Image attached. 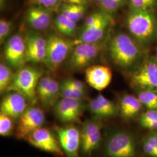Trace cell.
<instances>
[{
	"mask_svg": "<svg viewBox=\"0 0 157 157\" xmlns=\"http://www.w3.org/2000/svg\"><path fill=\"white\" fill-rule=\"evenodd\" d=\"M54 129L63 151L67 157H79L80 132L72 124L54 126Z\"/></svg>",
	"mask_w": 157,
	"mask_h": 157,
	"instance_id": "5bb4252c",
	"label": "cell"
},
{
	"mask_svg": "<svg viewBox=\"0 0 157 157\" xmlns=\"http://www.w3.org/2000/svg\"><path fill=\"white\" fill-rule=\"evenodd\" d=\"M4 57L6 64L13 69H20L28 62L27 50L24 37L15 34L6 41Z\"/></svg>",
	"mask_w": 157,
	"mask_h": 157,
	"instance_id": "9c48e42d",
	"label": "cell"
},
{
	"mask_svg": "<svg viewBox=\"0 0 157 157\" xmlns=\"http://www.w3.org/2000/svg\"><path fill=\"white\" fill-rule=\"evenodd\" d=\"M7 0H0V8L1 10H3L6 7V3Z\"/></svg>",
	"mask_w": 157,
	"mask_h": 157,
	"instance_id": "74e56055",
	"label": "cell"
},
{
	"mask_svg": "<svg viewBox=\"0 0 157 157\" xmlns=\"http://www.w3.org/2000/svg\"><path fill=\"white\" fill-rule=\"evenodd\" d=\"M113 15L106 12L94 23L86 28H80L77 33L75 44L78 43H95L104 39L110 34L114 23Z\"/></svg>",
	"mask_w": 157,
	"mask_h": 157,
	"instance_id": "52a82bcc",
	"label": "cell"
},
{
	"mask_svg": "<svg viewBox=\"0 0 157 157\" xmlns=\"http://www.w3.org/2000/svg\"><path fill=\"white\" fill-rule=\"evenodd\" d=\"M101 140V123L95 119L86 120L80 132V152L82 154L90 156L100 146Z\"/></svg>",
	"mask_w": 157,
	"mask_h": 157,
	"instance_id": "4fadbf2b",
	"label": "cell"
},
{
	"mask_svg": "<svg viewBox=\"0 0 157 157\" xmlns=\"http://www.w3.org/2000/svg\"><path fill=\"white\" fill-rule=\"evenodd\" d=\"M111 33L104 39L95 43L75 44L67 59V67L73 71H80L90 67L91 63L107 49Z\"/></svg>",
	"mask_w": 157,
	"mask_h": 157,
	"instance_id": "3957f363",
	"label": "cell"
},
{
	"mask_svg": "<svg viewBox=\"0 0 157 157\" xmlns=\"http://www.w3.org/2000/svg\"><path fill=\"white\" fill-rule=\"evenodd\" d=\"M43 76L41 70L36 67L25 66L15 73L11 84L6 92L16 91L23 95L34 105L37 101V87Z\"/></svg>",
	"mask_w": 157,
	"mask_h": 157,
	"instance_id": "277c9868",
	"label": "cell"
},
{
	"mask_svg": "<svg viewBox=\"0 0 157 157\" xmlns=\"http://www.w3.org/2000/svg\"><path fill=\"white\" fill-rule=\"evenodd\" d=\"M154 121H157V109H148L141 115L139 120L141 126Z\"/></svg>",
	"mask_w": 157,
	"mask_h": 157,
	"instance_id": "d6a6232c",
	"label": "cell"
},
{
	"mask_svg": "<svg viewBox=\"0 0 157 157\" xmlns=\"http://www.w3.org/2000/svg\"><path fill=\"white\" fill-rule=\"evenodd\" d=\"M53 21L56 31L59 33L69 39L76 36L78 33L77 23L59 13L54 17Z\"/></svg>",
	"mask_w": 157,
	"mask_h": 157,
	"instance_id": "ffe728a7",
	"label": "cell"
},
{
	"mask_svg": "<svg viewBox=\"0 0 157 157\" xmlns=\"http://www.w3.org/2000/svg\"><path fill=\"white\" fill-rule=\"evenodd\" d=\"M124 22L129 34L142 45L157 37V12L128 8Z\"/></svg>",
	"mask_w": 157,
	"mask_h": 157,
	"instance_id": "7a4b0ae2",
	"label": "cell"
},
{
	"mask_svg": "<svg viewBox=\"0 0 157 157\" xmlns=\"http://www.w3.org/2000/svg\"><path fill=\"white\" fill-rule=\"evenodd\" d=\"M91 1H93L94 3L97 4L98 6L101 3V2L102 1V0H91Z\"/></svg>",
	"mask_w": 157,
	"mask_h": 157,
	"instance_id": "f35d334b",
	"label": "cell"
},
{
	"mask_svg": "<svg viewBox=\"0 0 157 157\" xmlns=\"http://www.w3.org/2000/svg\"><path fill=\"white\" fill-rule=\"evenodd\" d=\"M130 72V83L133 88L157 91V56H146Z\"/></svg>",
	"mask_w": 157,
	"mask_h": 157,
	"instance_id": "8992f818",
	"label": "cell"
},
{
	"mask_svg": "<svg viewBox=\"0 0 157 157\" xmlns=\"http://www.w3.org/2000/svg\"><path fill=\"white\" fill-rule=\"evenodd\" d=\"M53 107L56 118L63 124H71L80 122L86 105L83 100L62 97Z\"/></svg>",
	"mask_w": 157,
	"mask_h": 157,
	"instance_id": "ba28073f",
	"label": "cell"
},
{
	"mask_svg": "<svg viewBox=\"0 0 157 157\" xmlns=\"http://www.w3.org/2000/svg\"><path fill=\"white\" fill-rule=\"evenodd\" d=\"M53 12L36 4H29L25 14V21L37 32L49 28L53 19Z\"/></svg>",
	"mask_w": 157,
	"mask_h": 157,
	"instance_id": "2e32d148",
	"label": "cell"
},
{
	"mask_svg": "<svg viewBox=\"0 0 157 157\" xmlns=\"http://www.w3.org/2000/svg\"><path fill=\"white\" fill-rule=\"evenodd\" d=\"M51 76L47 75L43 76L40 79L37 87V98L39 100L41 104L43 105L45 101V98L49 89Z\"/></svg>",
	"mask_w": 157,
	"mask_h": 157,
	"instance_id": "83f0119b",
	"label": "cell"
},
{
	"mask_svg": "<svg viewBox=\"0 0 157 157\" xmlns=\"http://www.w3.org/2000/svg\"><path fill=\"white\" fill-rule=\"evenodd\" d=\"M156 56L157 57V46L156 47Z\"/></svg>",
	"mask_w": 157,
	"mask_h": 157,
	"instance_id": "ab89813d",
	"label": "cell"
},
{
	"mask_svg": "<svg viewBox=\"0 0 157 157\" xmlns=\"http://www.w3.org/2000/svg\"><path fill=\"white\" fill-rule=\"evenodd\" d=\"M96 98L100 102L104 112H105L107 118L112 117L117 115V108L113 102L108 100L101 94H99L97 95Z\"/></svg>",
	"mask_w": 157,
	"mask_h": 157,
	"instance_id": "f1b7e54d",
	"label": "cell"
},
{
	"mask_svg": "<svg viewBox=\"0 0 157 157\" xmlns=\"http://www.w3.org/2000/svg\"><path fill=\"white\" fill-rule=\"evenodd\" d=\"M141 126L150 130H157V121L148 122L143 124Z\"/></svg>",
	"mask_w": 157,
	"mask_h": 157,
	"instance_id": "8d00e7d4",
	"label": "cell"
},
{
	"mask_svg": "<svg viewBox=\"0 0 157 157\" xmlns=\"http://www.w3.org/2000/svg\"><path fill=\"white\" fill-rule=\"evenodd\" d=\"M25 140L42 151L51 153L56 157H64L65 153L58 139H56L50 129L41 127L31 133Z\"/></svg>",
	"mask_w": 157,
	"mask_h": 157,
	"instance_id": "7c38bea8",
	"label": "cell"
},
{
	"mask_svg": "<svg viewBox=\"0 0 157 157\" xmlns=\"http://www.w3.org/2000/svg\"><path fill=\"white\" fill-rule=\"evenodd\" d=\"M62 2V0H29V4L39 5L53 12H58Z\"/></svg>",
	"mask_w": 157,
	"mask_h": 157,
	"instance_id": "4dcf8cb0",
	"label": "cell"
},
{
	"mask_svg": "<svg viewBox=\"0 0 157 157\" xmlns=\"http://www.w3.org/2000/svg\"><path fill=\"white\" fill-rule=\"evenodd\" d=\"M28 101L21 94L16 91H8L1 102V113L13 119H19L28 108Z\"/></svg>",
	"mask_w": 157,
	"mask_h": 157,
	"instance_id": "e0dca14e",
	"label": "cell"
},
{
	"mask_svg": "<svg viewBox=\"0 0 157 157\" xmlns=\"http://www.w3.org/2000/svg\"><path fill=\"white\" fill-rule=\"evenodd\" d=\"M12 27V25L11 21L4 18L0 20V44L1 45L4 44L10 38Z\"/></svg>",
	"mask_w": 157,
	"mask_h": 157,
	"instance_id": "1f68e13d",
	"label": "cell"
},
{
	"mask_svg": "<svg viewBox=\"0 0 157 157\" xmlns=\"http://www.w3.org/2000/svg\"><path fill=\"white\" fill-rule=\"evenodd\" d=\"M107 50L113 63L124 70H131L147 56L143 45L122 32L111 36Z\"/></svg>",
	"mask_w": 157,
	"mask_h": 157,
	"instance_id": "6da1fadb",
	"label": "cell"
},
{
	"mask_svg": "<svg viewBox=\"0 0 157 157\" xmlns=\"http://www.w3.org/2000/svg\"><path fill=\"white\" fill-rule=\"evenodd\" d=\"M145 140L157 150V132H154L150 133L146 137Z\"/></svg>",
	"mask_w": 157,
	"mask_h": 157,
	"instance_id": "d590c367",
	"label": "cell"
},
{
	"mask_svg": "<svg viewBox=\"0 0 157 157\" xmlns=\"http://www.w3.org/2000/svg\"><path fill=\"white\" fill-rule=\"evenodd\" d=\"M85 73L87 83L98 91L107 88L112 80L111 69L105 65L90 66L86 69Z\"/></svg>",
	"mask_w": 157,
	"mask_h": 157,
	"instance_id": "ac0fdd59",
	"label": "cell"
},
{
	"mask_svg": "<svg viewBox=\"0 0 157 157\" xmlns=\"http://www.w3.org/2000/svg\"><path fill=\"white\" fill-rule=\"evenodd\" d=\"M46 40L44 64L51 71L54 72L67 59L75 43V41H71L58 32L53 31L47 35Z\"/></svg>",
	"mask_w": 157,
	"mask_h": 157,
	"instance_id": "5b68a950",
	"label": "cell"
},
{
	"mask_svg": "<svg viewBox=\"0 0 157 157\" xmlns=\"http://www.w3.org/2000/svg\"><path fill=\"white\" fill-rule=\"evenodd\" d=\"M87 9V6L62 2L58 13L75 22L78 23L84 17Z\"/></svg>",
	"mask_w": 157,
	"mask_h": 157,
	"instance_id": "44dd1931",
	"label": "cell"
},
{
	"mask_svg": "<svg viewBox=\"0 0 157 157\" xmlns=\"http://www.w3.org/2000/svg\"><path fill=\"white\" fill-rule=\"evenodd\" d=\"M12 67L4 63L0 64V93L1 94L7 91L11 84L15 74Z\"/></svg>",
	"mask_w": 157,
	"mask_h": 157,
	"instance_id": "7402d4cb",
	"label": "cell"
},
{
	"mask_svg": "<svg viewBox=\"0 0 157 157\" xmlns=\"http://www.w3.org/2000/svg\"><path fill=\"white\" fill-rule=\"evenodd\" d=\"M14 119L2 113H0V135L4 137L11 136L15 131Z\"/></svg>",
	"mask_w": 157,
	"mask_h": 157,
	"instance_id": "4316f807",
	"label": "cell"
},
{
	"mask_svg": "<svg viewBox=\"0 0 157 157\" xmlns=\"http://www.w3.org/2000/svg\"><path fill=\"white\" fill-rule=\"evenodd\" d=\"M64 83L78 90L86 91V86L82 81L73 78H68L62 81Z\"/></svg>",
	"mask_w": 157,
	"mask_h": 157,
	"instance_id": "836d02e7",
	"label": "cell"
},
{
	"mask_svg": "<svg viewBox=\"0 0 157 157\" xmlns=\"http://www.w3.org/2000/svg\"><path fill=\"white\" fill-rule=\"evenodd\" d=\"M60 95L67 98L83 100L86 97V91L74 89L62 82L60 84Z\"/></svg>",
	"mask_w": 157,
	"mask_h": 157,
	"instance_id": "d4e9b609",
	"label": "cell"
},
{
	"mask_svg": "<svg viewBox=\"0 0 157 157\" xmlns=\"http://www.w3.org/2000/svg\"><path fill=\"white\" fill-rule=\"evenodd\" d=\"M143 150L146 154L151 157H157V150L150 144L147 141L144 140L143 143Z\"/></svg>",
	"mask_w": 157,
	"mask_h": 157,
	"instance_id": "e575fe53",
	"label": "cell"
},
{
	"mask_svg": "<svg viewBox=\"0 0 157 157\" xmlns=\"http://www.w3.org/2000/svg\"><path fill=\"white\" fill-rule=\"evenodd\" d=\"M137 97L143 105L148 109H157V91L151 90L139 91Z\"/></svg>",
	"mask_w": 157,
	"mask_h": 157,
	"instance_id": "603a6c76",
	"label": "cell"
},
{
	"mask_svg": "<svg viewBox=\"0 0 157 157\" xmlns=\"http://www.w3.org/2000/svg\"><path fill=\"white\" fill-rule=\"evenodd\" d=\"M129 9L157 12V0H127Z\"/></svg>",
	"mask_w": 157,
	"mask_h": 157,
	"instance_id": "cb8c5ba5",
	"label": "cell"
},
{
	"mask_svg": "<svg viewBox=\"0 0 157 157\" xmlns=\"http://www.w3.org/2000/svg\"><path fill=\"white\" fill-rule=\"evenodd\" d=\"M28 62L32 63L45 62L47 40L39 32L30 30L25 37Z\"/></svg>",
	"mask_w": 157,
	"mask_h": 157,
	"instance_id": "9a60e30c",
	"label": "cell"
},
{
	"mask_svg": "<svg viewBox=\"0 0 157 157\" xmlns=\"http://www.w3.org/2000/svg\"><path fill=\"white\" fill-rule=\"evenodd\" d=\"M45 121L44 112L39 107L26 108L18 119L15 134L18 139H25L34 130L43 126Z\"/></svg>",
	"mask_w": 157,
	"mask_h": 157,
	"instance_id": "8fae6325",
	"label": "cell"
},
{
	"mask_svg": "<svg viewBox=\"0 0 157 157\" xmlns=\"http://www.w3.org/2000/svg\"><path fill=\"white\" fill-rule=\"evenodd\" d=\"M143 104L138 98L131 94L122 96L119 103V112L124 119H130L140 112Z\"/></svg>",
	"mask_w": 157,
	"mask_h": 157,
	"instance_id": "d6986e66",
	"label": "cell"
},
{
	"mask_svg": "<svg viewBox=\"0 0 157 157\" xmlns=\"http://www.w3.org/2000/svg\"><path fill=\"white\" fill-rule=\"evenodd\" d=\"M105 150L109 157H134L136 153L135 140L126 132H115L109 137Z\"/></svg>",
	"mask_w": 157,
	"mask_h": 157,
	"instance_id": "30bf717a",
	"label": "cell"
},
{
	"mask_svg": "<svg viewBox=\"0 0 157 157\" xmlns=\"http://www.w3.org/2000/svg\"><path fill=\"white\" fill-rule=\"evenodd\" d=\"M125 5L127 0H102L98 6L102 11L113 15Z\"/></svg>",
	"mask_w": 157,
	"mask_h": 157,
	"instance_id": "484cf974",
	"label": "cell"
},
{
	"mask_svg": "<svg viewBox=\"0 0 157 157\" xmlns=\"http://www.w3.org/2000/svg\"><path fill=\"white\" fill-rule=\"evenodd\" d=\"M88 108L94 119L100 120L103 118H107L105 112H104L100 102L96 98L91 100L89 102Z\"/></svg>",
	"mask_w": 157,
	"mask_h": 157,
	"instance_id": "f546056e",
	"label": "cell"
}]
</instances>
